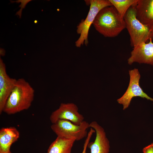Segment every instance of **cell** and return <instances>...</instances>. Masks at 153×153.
<instances>
[{
  "mask_svg": "<svg viewBox=\"0 0 153 153\" xmlns=\"http://www.w3.org/2000/svg\"><path fill=\"white\" fill-rule=\"evenodd\" d=\"M130 81L128 88L124 94L117 101L123 106V110L127 109L130 105L132 98L134 97H139L145 98L153 101V99L144 92L139 85L141 75L138 69L129 70Z\"/></svg>",
  "mask_w": 153,
  "mask_h": 153,
  "instance_id": "obj_6",
  "label": "cell"
},
{
  "mask_svg": "<svg viewBox=\"0 0 153 153\" xmlns=\"http://www.w3.org/2000/svg\"><path fill=\"white\" fill-rule=\"evenodd\" d=\"M17 79L7 74L6 65L0 58V114H1L7 101L13 89Z\"/></svg>",
  "mask_w": 153,
  "mask_h": 153,
  "instance_id": "obj_9",
  "label": "cell"
},
{
  "mask_svg": "<svg viewBox=\"0 0 153 153\" xmlns=\"http://www.w3.org/2000/svg\"><path fill=\"white\" fill-rule=\"evenodd\" d=\"M93 24L96 30L105 37H115L126 28L124 18L112 6L101 9Z\"/></svg>",
  "mask_w": 153,
  "mask_h": 153,
  "instance_id": "obj_2",
  "label": "cell"
},
{
  "mask_svg": "<svg viewBox=\"0 0 153 153\" xmlns=\"http://www.w3.org/2000/svg\"><path fill=\"white\" fill-rule=\"evenodd\" d=\"M84 119L83 115L78 112L76 105L72 103H61L59 107L51 113L50 117L52 124L58 120H65L80 125L84 121Z\"/></svg>",
  "mask_w": 153,
  "mask_h": 153,
  "instance_id": "obj_7",
  "label": "cell"
},
{
  "mask_svg": "<svg viewBox=\"0 0 153 153\" xmlns=\"http://www.w3.org/2000/svg\"><path fill=\"white\" fill-rule=\"evenodd\" d=\"M95 133L94 131L92 129H90V131L88 133L87 137L84 144L83 149L82 153H86L88 144L90 142V139L93 133Z\"/></svg>",
  "mask_w": 153,
  "mask_h": 153,
  "instance_id": "obj_16",
  "label": "cell"
},
{
  "mask_svg": "<svg viewBox=\"0 0 153 153\" xmlns=\"http://www.w3.org/2000/svg\"><path fill=\"white\" fill-rule=\"evenodd\" d=\"M20 133L14 127L3 128L0 130V153H11L10 147L20 137Z\"/></svg>",
  "mask_w": 153,
  "mask_h": 153,
  "instance_id": "obj_12",
  "label": "cell"
},
{
  "mask_svg": "<svg viewBox=\"0 0 153 153\" xmlns=\"http://www.w3.org/2000/svg\"><path fill=\"white\" fill-rule=\"evenodd\" d=\"M34 94L33 88L24 78L17 79L3 112L10 115L28 109L33 100Z\"/></svg>",
  "mask_w": 153,
  "mask_h": 153,
  "instance_id": "obj_1",
  "label": "cell"
},
{
  "mask_svg": "<svg viewBox=\"0 0 153 153\" xmlns=\"http://www.w3.org/2000/svg\"><path fill=\"white\" fill-rule=\"evenodd\" d=\"M5 51L4 49L0 48V56H4L5 54Z\"/></svg>",
  "mask_w": 153,
  "mask_h": 153,
  "instance_id": "obj_18",
  "label": "cell"
},
{
  "mask_svg": "<svg viewBox=\"0 0 153 153\" xmlns=\"http://www.w3.org/2000/svg\"><path fill=\"white\" fill-rule=\"evenodd\" d=\"M31 1V0H18L16 1H10L11 3H13L15 2H16L18 3H19L20 2L21 3V4L19 6V7H21V8L16 13V15L19 16L20 18H21V17L22 9L24 8L27 4Z\"/></svg>",
  "mask_w": 153,
  "mask_h": 153,
  "instance_id": "obj_15",
  "label": "cell"
},
{
  "mask_svg": "<svg viewBox=\"0 0 153 153\" xmlns=\"http://www.w3.org/2000/svg\"><path fill=\"white\" fill-rule=\"evenodd\" d=\"M152 40L151 39L148 43L142 42L133 48L131 56L128 60L129 64L136 62L153 65Z\"/></svg>",
  "mask_w": 153,
  "mask_h": 153,
  "instance_id": "obj_8",
  "label": "cell"
},
{
  "mask_svg": "<svg viewBox=\"0 0 153 153\" xmlns=\"http://www.w3.org/2000/svg\"><path fill=\"white\" fill-rule=\"evenodd\" d=\"M121 16L124 18L129 8L138 0H109Z\"/></svg>",
  "mask_w": 153,
  "mask_h": 153,
  "instance_id": "obj_14",
  "label": "cell"
},
{
  "mask_svg": "<svg viewBox=\"0 0 153 153\" xmlns=\"http://www.w3.org/2000/svg\"><path fill=\"white\" fill-rule=\"evenodd\" d=\"M89 125L84 120L80 125H77L68 120H60L52 124L51 128L57 136L78 141L87 136Z\"/></svg>",
  "mask_w": 153,
  "mask_h": 153,
  "instance_id": "obj_5",
  "label": "cell"
},
{
  "mask_svg": "<svg viewBox=\"0 0 153 153\" xmlns=\"http://www.w3.org/2000/svg\"><path fill=\"white\" fill-rule=\"evenodd\" d=\"M90 2V8L86 17L77 27L76 32L80 35L75 42V46L78 47H80L84 43L86 45L88 44L89 29L100 11L105 7L112 6L109 0H91Z\"/></svg>",
  "mask_w": 153,
  "mask_h": 153,
  "instance_id": "obj_4",
  "label": "cell"
},
{
  "mask_svg": "<svg viewBox=\"0 0 153 153\" xmlns=\"http://www.w3.org/2000/svg\"><path fill=\"white\" fill-rule=\"evenodd\" d=\"M75 141L74 139L57 136L49 146L47 153H71Z\"/></svg>",
  "mask_w": 153,
  "mask_h": 153,
  "instance_id": "obj_13",
  "label": "cell"
},
{
  "mask_svg": "<svg viewBox=\"0 0 153 153\" xmlns=\"http://www.w3.org/2000/svg\"><path fill=\"white\" fill-rule=\"evenodd\" d=\"M89 127L94 129L96 133L94 141L89 142L88 145L90 153H109V142L104 128L95 121L89 123Z\"/></svg>",
  "mask_w": 153,
  "mask_h": 153,
  "instance_id": "obj_10",
  "label": "cell"
},
{
  "mask_svg": "<svg viewBox=\"0 0 153 153\" xmlns=\"http://www.w3.org/2000/svg\"><path fill=\"white\" fill-rule=\"evenodd\" d=\"M37 21L36 20H35V21H34V22L35 23H37Z\"/></svg>",
  "mask_w": 153,
  "mask_h": 153,
  "instance_id": "obj_19",
  "label": "cell"
},
{
  "mask_svg": "<svg viewBox=\"0 0 153 153\" xmlns=\"http://www.w3.org/2000/svg\"><path fill=\"white\" fill-rule=\"evenodd\" d=\"M126 28L130 36L131 45L133 48L139 44L153 39V33L137 18L133 5L127 11L124 17Z\"/></svg>",
  "mask_w": 153,
  "mask_h": 153,
  "instance_id": "obj_3",
  "label": "cell"
},
{
  "mask_svg": "<svg viewBox=\"0 0 153 153\" xmlns=\"http://www.w3.org/2000/svg\"><path fill=\"white\" fill-rule=\"evenodd\" d=\"M143 153H153V143L143 148Z\"/></svg>",
  "mask_w": 153,
  "mask_h": 153,
  "instance_id": "obj_17",
  "label": "cell"
},
{
  "mask_svg": "<svg viewBox=\"0 0 153 153\" xmlns=\"http://www.w3.org/2000/svg\"><path fill=\"white\" fill-rule=\"evenodd\" d=\"M134 5L137 19L153 33V0H138Z\"/></svg>",
  "mask_w": 153,
  "mask_h": 153,
  "instance_id": "obj_11",
  "label": "cell"
}]
</instances>
